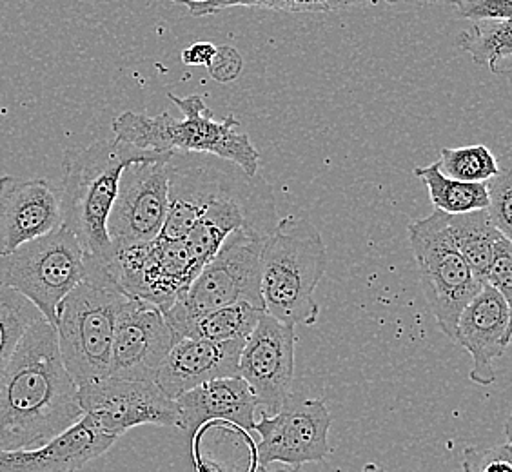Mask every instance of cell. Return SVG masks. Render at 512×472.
<instances>
[{"label":"cell","mask_w":512,"mask_h":472,"mask_svg":"<svg viewBox=\"0 0 512 472\" xmlns=\"http://www.w3.org/2000/svg\"><path fill=\"white\" fill-rule=\"evenodd\" d=\"M82 416L79 387L60 358L55 327L42 318L0 369V451L37 449Z\"/></svg>","instance_id":"obj_1"},{"label":"cell","mask_w":512,"mask_h":472,"mask_svg":"<svg viewBox=\"0 0 512 472\" xmlns=\"http://www.w3.org/2000/svg\"><path fill=\"white\" fill-rule=\"evenodd\" d=\"M171 153H155L120 140H97L88 148L68 149L62 158V226L79 240L86 256L108 269L113 246L108 218L119 191L122 171L129 164L158 160Z\"/></svg>","instance_id":"obj_2"},{"label":"cell","mask_w":512,"mask_h":472,"mask_svg":"<svg viewBox=\"0 0 512 472\" xmlns=\"http://www.w3.org/2000/svg\"><path fill=\"white\" fill-rule=\"evenodd\" d=\"M169 100L182 111L175 118L168 111L157 117L126 111L113 120V133L120 142L155 153H202L237 164L247 175H258L260 153L235 117L217 120L202 95Z\"/></svg>","instance_id":"obj_3"},{"label":"cell","mask_w":512,"mask_h":472,"mask_svg":"<svg viewBox=\"0 0 512 472\" xmlns=\"http://www.w3.org/2000/svg\"><path fill=\"white\" fill-rule=\"evenodd\" d=\"M325 267L327 249L315 224L307 218H280L262 255L264 313L293 327L315 325L320 316L316 287Z\"/></svg>","instance_id":"obj_4"},{"label":"cell","mask_w":512,"mask_h":472,"mask_svg":"<svg viewBox=\"0 0 512 472\" xmlns=\"http://www.w3.org/2000/svg\"><path fill=\"white\" fill-rule=\"evenodd\" d=\"M126 298L108 269L89 258L88 278L57 307L53 327L60 358L77 387L108 378L117 318Z\"/></svg>","instance_id":"obj_5"},{"label":"cell","mask_w":512,"mask_h":472,"mask_svg":"<svg viewBox=\"0 0 512 472\" xmlns=\"http://www.w3.org/2000/svg\"><path fill=\"white\" fill-rule=\"evenodd\" d=\"M88 273V256L64 226L0 256V286L28 298L51 325H55L62 298L84 282Z\"/></svg>","instance_id":"obj_6"},{"label":"cell","mask_w":512,"mask_h":472,"mask_svg":"<svg viewBox=\"0 0 512 472\" xmlns=\"http://www.w3.org/2000/svg\"><path fill=\"white\" fill-rule=\"evenodd\" d=\"M266 242L264 236L246 229H237L227 236L213 258L200 269L184 298L164 313L169 327L237 302L264 309L260 280Z\"/></svg>","instance_id":"obj_7"},{"label":"cell","mask_w":512,"mask_h":472,"mask_svg":"<svg viewBox=\"0 0 512 472\" xmlns=\"http://www.w3.org/2000/svg\"><path fill=\"white\" fill-rule=\"evenodd\" d=\"M407 233L422 278L425 302L440 331L454 340L458 318L483 284L454 247L442 211L414 220Z\"/></svg>","instance_id":"obj_8"},{"label":"cell","mask_w":512,"mask_h":472,"mask_svg":"<svg viewBox=\"0 0 512 472\" xmlns=\"http://www.w3.org/2000/svg\"><path fill=\"white\" fill-rule=\"evenodd\" d=\"M200 269L184 240L158 236L146 244L115 251L108 273L124 295L166 313L188 293Z\"/></svg>","instance_id":"obj_9"},{"label":"cell","mask_w":512,"mask_h":472,"mask_svg":"<svg viewBox=\"0 0 512 472\" xmlns=\"http://www.w3.org/2000/svg\"><path fill=\"white\" fill-rule=\"evenodd\" d=\"M273 187L258 175L240 171L226 191L207 207L197 224L184 238L186 246L200 266H206L227 236L237 229L269 236L278 226Z\"/></svg>","instance_id":"obj_10"},{"label":"cell","mask_w":512,"mask_h":472,"mask_svg":"<svg viewBox=\"0 0 512 472\" xmlns=\"http://www.w3.org/2000/svg\"><path fill=\"white\" fill-rule=\"evenodd\" d=\"M333 416L322 398H300L289 394L282 409L255 422L260 434L256 463L267 467L282 463L302 467L304 463L324 462L331 453L329 431Z\"/></svg>","instance_id":"obj_11"},{"label":"cell","mask_w":512,"mask_h":472,"mask_svg":"<svg viewBox=\"0 0 512 472\" xmlns=\"http://www.w3.org/2000/svg\"><path fill=\"white\" fill-rule=\"evenodd\" d=\"M169 157L135 162L122 171L108 218L113 255L160 236L168 213Z\"/></svg>","instance_id":"obj_12"},{"label":"cell","mask_w":512,"mask_h":472,"mask_svg":"<svg viewBox=\"0 0 512 472\" xmlns=\"http://www.w3.org/2000/svg\"><path fill=\"white\" fill-rule=\"evenodd\" d=\"M82 411L100 431L120 438L140 425L180 429L177 400H171L155 382L111 378L79 387Z\"/></svg>","instance_id":"obj_13"},{"label":"cell","mask_w":512,"mask_h":472,"mask_svg":"<svg viewBox=\"0 0 512 472\" xmlns=\"http://www.w3.org/2000/svg\"><path fill=\"white\" fill-rule=\"evenodd\" d=\"M295 347V327L282 324L266 313L260 316L253 333L242 345L237 374L266 416L278 413L291 394Z\"/></svg>","instance_id":"obj_14"},{"label":"cell","mask_w":512,"mask_h":472,"mask_svg":"<svg viewBox=\"0 0 512 472\" xmlns=\"http://www.w3.org/2000/svg\"><path fill=\"white\" fill-rule=\"evenodd\" d=\"M242 169L202 153H171L168 158V213L162 238L184 240L189 231Z\"/></svg>","instance_id":"obj_15"},{"label":"cell","mask_w":512,"mask_h":472,"mask_svg":"<svg viewBox=\"0 0 512 472\" xmlns=\"http://www.w3.org/2000/svg\"><path fill=\"white\" fill-rule=\"evenodd\" d=\"M175 338L164 313L153 304L126 298L115 327L109 376L155 382Z\"/></svg>","instance_id":"obj_16"},{"label":"cell","mask_w":512,"mask_h":472,"mask_svg":"<svg viewBox=\"0 0 512 472\" xmlns=\"http://www.w3.org/2000/svg\"><path fill=\"white\" fill-rule=\"evenodd\" d=\"M60 191L46 178L0 177V256L62 227Z\"/></svg>","instance_id":"obj_17"},{"label":"cell","mask_w":512,"mask_h":472,"mask_svg":"<svg viewBox=\"0 0 512 472\" xmlns=\"http://www.w3.org/2000/svg\"><path fill=\"white\" fill-rule=\"evenodd\" d=\"M511 331V304L496 289L483 284L458 318L453 340L473 358L469 378L474 384L489 387L496 382L494 362L511 344Z\"/></svg>","instance_id":"obj_18"},{"label":"cell","mask_w":512,"mask_h":472,"mask_svg":"<svg viewBox=\"0 0 512 472\" xmlns=\"http://www.w3.org/2000/svg\"><path fill=\"white\" fill-rule=\"evenodd\" d=\"M119 438L100 431L89 416H82L48 443L30 451H0V472H79L108 453Z\"/></svg>","instance_id":"obj_19"},{"label":"cell","mask_w":512,"mask_h":472,"mask_svg":"<svg viewBox=\"0 0 512 472\" xmlns=\"http://www.w3.org/2000/svg\"><path fill=\"white\" fill-rule=\"evenodd\" d=\"M242 342H211L200 338H180L158 369L155 384L171 400L198 385L218 378L238 376Z\"/></svg>","instance_id":"obj_20"},{"label":"cell","mask_w":512,"mask_h":472,"mask_svg":"<svg viewBox=\"0 0 512 472\" xmlns=\"http://www.w3.org/2000/svg\"><path fill=\"white\" fill-rule=\"evenodd\" d=\"M182 431L189 440L209 423L237 425L244 431L255 429L258 411L255 396L240 376L218 378L198 385L177 398Z\"/></svg>","instance_id":"obj_21"},{"label":"cell","mask_w":512,"mask_h":472,"mask_svg":"<svg viewBox=\"0 0 512 472\" xmlns=\"http://www.w3.org/2000/svg\"><path fill=\"white\" fill-rule=\"evenodd\" d=\"M264 309L246 302L218 307L202 315L188 318L180 324L169 327L175 342L180 338H200L211 342H246L253 333Z\"/></svg>","instance_id":"obj_22"},{"label":"cell","mask_w":512,"mask_h":472,"mask_svg":"<svg viewBox=\"0 0 512 472\" xmlns=\"http://www.w3.org/2000/svg\"><path fill=\"white\" fill-rule=\"evenodd\" d=\"M445 226L454 247L463 256L473 275L485 284V275L493 260L496 240L502 236L493 226L487 211L482 209L465 215H445Z\"/></svg>","instance_id":"obj_23"},{"label":"cell","mask_w":512,"mask_h":472,"mask_svg":"<svg viewBox=\"0 0 512 472\" xmlns=\"http://www.w3.org/2000/svg\"><path fill=\"white\" fill-rule=\"evenodd\" d=\"M456 46L473 57L476 66L509 77L512 69L511 20H478L456 37Z\"/></svg>","instance_id":"obj_24"},{"label":"cell","mask_w":512,"mask_h":472,"mask_svg":"<svg viewBox=\"0 0 512 472\" xmlns=\"http://www.w3.org/2000/svg\"><path fill=\"white\" fill-rule=\"evenodd\" d=\"M413 173L427 187L434 211H442L445 215H465L489 207L487 182H460L445 177L438 162L418 166Z\"/></svg>","instance_id":"obj_25"},{"label":"cell","mask_w":512,"mask_h":472,"mask_svg":"<svg viewBox=\"0 0 512 472\" xmlns=\"http://www.w3.org/2000/svg\"><path fill=\"white\" fill-rule=\"evenodd\" d=\"M39 320L42 315L28 298L0 286V369L10 360L20 338Z\"/></svg>","instance_id":"obj_26"},{"label":"cell","mask_w":512,"mask_h":472,"mask_svg":"<svg viewBox=\"0 0 512 472\" xmlns=\"http://www.w3.org/2000/svg\"><path fill=\"white\" fill-rule=\"evenodd\" d=\"M438 166L445 177L460 182H487L500 171V162L487 146L444 148Z\"/></svg>","instance_id":"obj_27"},{"label":"cell","mask_w":512,"mask_h":472,"mask_svg":"<svg viewBox=\"0 0 512 472\" xmlns=\"http://www.w3.org/2000/svg\"><path fill=\"white\" fill-rule=\"evenodd\" d=\"M489 207L485 209L493 226L507 238H512V166L505 155V164L493 178L487 180Z\"/></svg>","instance_id":"obj_28"},{"label":"cell","mask_w":512,"mask_h":472,"mask_svg":"<svg viewBox=\"0 0 512 472\" xmlns=\"http://www.w3.org/2000/svg\"><path fill=\"white\" fill-rule=\"evenodd\" d=\"M463 472H512L511 422L505 423V442L493 447L471 445L462 454Z\"/></svg>","instance_id":"obj_29"},{"label":"cell","mask_w":512,"mask_h":472,"mask_svg":"<svg viewBox=\"0 0 512 472\" xmlns=\"http://www.w3.org/2000/svg\"><path fill=\"white\" fill-rule=\"evenodd\" d=\"M485 284L496 289L511 304L512 300V240L500 236L494 246L493 260L485 275Z\"/></svg>","instance_id":"obj_30"},{"label":"cell","mask_w":512,"mask_h":472,"mask_svg":"<svg viewBox=\"0 0 512 472\" xmlns=\"http://www.w3.org/2000/svg\"><path fill=\"white\" fill-rule=\"evenodd\" d=\"M460 19L511 20L512 0H449Z\"/></svg>","instance_id":"obj_31"},{"label":"cell","mask_w":512,"mask_h":472,"mask_svg":"<svg viewBox=\"0 0 512 472\" xmlns=\"http://www.w3.org/2000/svg\"><path fill=\"white\" fill-rule=\"evenodd\" d=\"M207 69H209L211 79L217 80L220 84H229L240 77V73L244 69V60L235 48L220 46L215 51Z\"/></svg>","instance_id":"obj_32"},{"label":"cell","mask_w":512,"mask_h":472,"mask_svg":"<svg viewBox=\"0 0 512 472\" xmlns=\"http://www.w3.org/2000/svg\"><path fill=\"white\" fill-rule=\"evenodd\" d=\"M217 51V46L211 42H195L182 51V64L186 66H209Z\"/></svg>","instance_id":"obj_33"},{"label":"cell","mask_w":512,"mask_h":472,"mask_svg":"<svg viewBox=\"0 0 512 472\" xmlns=\"http://www.w3.org/2000/svg\"><path fill=\"white\" fill-rule=\"evenodd\" d=\"M238 6L264 8V10L306 13V0H240Z\"/></svg>","instance_id":"obj_34"},{"label":"cell","mask_w":512,"mask_h":472,"mask_svg":"<svg viewBox=\"0 0 512 472\" xmlns=\"http://www.w3.org/2000/svg\"><path fill=\"white\" fill-rule=\"evenodd\" d=\"M375 0H306V13H329V11L345 10L349 6L369 4Z\"/></svg>","instance_id":"obj_35"},{"label":"cell","mask_w":512,"mask_h":472,"mask_svg":"<svg viewBox=\"0 0 512 472\" xmlns=\"http://www.w3.org/2000/svg\"><path fill=\"white\" fill-rule=\"evenodd\" d=\"M387 4H391V6H396V4H433V2H438V0H384Z\"/></svg>","instance_id":"obj_36"},{"label":"cell","mask_w":512,"mask_h":472,"mask_svg":"<svg viewBox=\"0 0 512 472\" xmlns=\"http://www.w3.org/2000/svg\"><path fill=\"white\" fill-rule=\"evenodd\" d=\"M255 472H302V469H300V467H289V465H284V467L275 469V471H267V467H258Z\"/></svg>","instance_id":"obj_37"},{"label":"cell","mask_w":512,"mask_h":472,"mask_svg":"<svg viewBox=\"0 0 512 472\" xmlns=\"http://www.w3.org/2000/svg\"><path fill=\"white\" fill-rule=\"evenodd\" d=\"M362 472H389L387 469H384L382 465H378V463H365L364 469Z\"/></svg>","instance_id":"obj_38"},{"label":"cell","mask_w":512,"mask_h":472,"mask_svg":"<svg viewBox=\"0 0 512 472\" xmlns=\"http://www.w3.org/2000/svg\"><path fill=\"white\" fill-rule=\"evenodd\" d=\"M175 2V0H173ZM189 2H204V0H189Z\"/></svg>","instance_id":"obj_39"}]
</instances>
